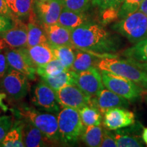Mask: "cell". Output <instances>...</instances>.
Listing matches in <instances>:
<instances>
[{"label":"cell","instance_id":"obj_1","mask_svg":"<svg viewBox=\"0 0 147 147\" xmlns=\"http://www.w3.org/2000/svg\"><path fill=\"white\" fill-rule=\"evenodd\" d=\"M71 42L75 49L93 53L100 58L113 56L122 45L119 37L93 21L72 29Z\"/></svg>","mask_w":147,"mask_h":147},{"label":"cell","instance_id":"obj_2","mask_svg":"<svg viewBox=\"0 0 147 147\" xmlns=\"http://www.w3.org/2000/svg\"><path fill=\"white\" fill-rule=\"evenodd\" d=\"M96 67L129 79L144 90H147V63L132 59H120L115 55L100 59Z\"/></svg>","mask_w":147,"mask_h":147},{"label":"cell","instance_id":"obj_3","mask_svg":"<svg viewBox=\"0 0 147 147\" xmlns=\"http://www.w3.org/2000/svg\"><path fill=\"white\" fill-rule=\"evenodd\" d=\"M16 119H25L32 123L42 132L52 144H60L57 115L43 113L27 104H21L11 109Z\"/></svg>","mask_w":147,"mask_h":147},{"label":"cell","instance_id":"obj_4","mask_svg":"<svg viewBox=\"0 0 147 147\" xmlns=\"http://www.w3.org/2000/svg\"><path fill=\"white\" fill-rule=\"evenodd\" d=\"M60 144L74 146L77 143L84 128L78 110L63 108L57 114Z\"/></svg>","mask_w":147,"mask_h":147},{"label":"cell","instance_id":"obj_5","mask_svg":"<svg viewBox=\"0 0 147 147\" xmlns=\"http://www.w3.org/2000/svg\"><path fill=\"white\" fill-rule=\"evenodd\" d=\"M112 28L134 45L147 38V16L138 10L121 18Z\"/></svg>","mask_w":147,"mask_h":147},{"label":"cell","instance_id":"obj_6","mask_svg":"<svg viewBox=\"0 0 147 147\" xmlns=\"http://www.w3.org/2000/svg\"><path fill=\"white\" fill-rule=\"evenodd\" d=\"M103 84L106 89L131 102L137 100L144 89L129 79L106 71H100Z\"/></svg>","mask_w":147,"mask_h":147},{"label":"cell","instance_id":"obj_7","mask_svg":"<svg viewBox=\"0 0 147 147\" xmlns=\"http://www.w3.org/2000/svg\"><path fill=\"white\" fill-rule=\"evenodd\" d=\"M28 77L10 67L6 74L0 80L3 91L14 100H20L29 91Z\"/></svg>","mask_w":147,"mask_h":147},{"label":"cell","instance_id":"obj_8","mask_svg":"<svg viewBox=\"0 0 147 147\" xmlns=\"http://www.w3.org/2000/svg\"><path fill=\"white\" fill-rule=\"evenodd\" d=\"M12 27L0 32V49H13L25 47L27 42V25L14 16Z\"/></svg>","mask_w":147,"mask_h":147},{"label":"cell","instance_id":"obj_9","mask_svg":"<svg viewBox=\"0 0 147 147\" xmlns=\"http://www.w3.org/2000/svg\"><path fill=\"white\" fill-rule=\"evenodd\" d=\"M72 71L74 84L88 96H95L105 87L103 84L102 74L97 67H92L80 72Z\"/></svg>","mask_w":147,"mask_h":147},{"label":"cell","instance_id":"obj_10","mask_svg":"<svg viewBox=\"0 0 147 147\" xmlns=\"http://www.w3.org/2000/svg\"><path fill=\"white\" fill-rule=\"evenodd\" d=\"M32 102L40 110L55 114L60 111L55 91L43 81L38 82L33 89Z\"/></svg>","mask_w":147,"mask_h":147},{"label":"cell","instance_id":"obj_11","mask_svg":"<svg viewBox=\"0 0 147 147\" xmlns=\"http://www.w3.org/2000/svg\"><path fill=\"white\" fill-rule=\"evenodd\" d=\"M59 105L63 108H71L79 110L89 104L91 97L88 96L75 84H67L55 91Z\"/></svg>","mask_w":147,"mask_h":147},{"label":"cell","instance_id":"obj_12","mask_svg":"<svg viewBox=\"0 0 147 147\" xmlns=\"http://www.w3.org/2000/svg\"><path fill=\"white\" fill-rule=\"evenodd\" d=\"M89 105L97 108L102 115H104L110 108H127L129 102L125 97L104 88L97 95L91 97Z\"/></svg>","mask_w":147,"mask_h":147},{"label":"cell","instance_id":"obj_13","mask_svg":"<svg viewBox=\"0 0 147 147\" xmlns=\"http://www.w3.org/2000/svg\"><path fill=\"white\" fill-rule=\"evenodd\" d=\"M5 54L10 67L24 74L30 80L36 79V68L29 60L24 47L5 49Z\"/></svg>","mask_w":147,"mask_h":147},{"label":"cell","instance_id":"obj_14","mask_svg":"<svg viewBox=\"0 0 147 147\" xmlns=\"http://www.w3.org/2000/svg\"><path fill=\"white\" fill-rule=\"evenodd\" d=\"M63 8L61 0L34 1V11L42 25L57 23Z\"/></svg>","mask_w":147,"mask_h":147},{"label":"cell","instance_id":"obj_15","mask_svg":"<svg viewBox=\"0 0 147 147\" xmlns=\"http://www.w3.org/2000/svg\"><path fill=\"white\" fill-rule=\"evenodd\" d=\"M103 123L108 130L115 131L135 123V115L127 108H110L104 114Z\"/></svg>","mask_w":147,"mask_h":147},{"label":"cell","instance_id":"obj_16","mask_svg":"<svg viewBox=\"0 0 147 147\" xmlns=\"http://www.w3.org/2000/svg\"><path fill=\"white\" fill-rule=\"evenodd\" d=\"M42 26L47 35L48 43L51 47L62 46L74 47L70 29L62 26L58 23L53 25H42Z\"/></svg>","mask_w":147,"mask_h":147},{"label":"cell","instance_id":"obj_17","mask_svg":"<svg viewBox=\"0 0 147 147\" xmlns=\"http://www.w3.org/2000/svg\"><path fill=\"white\" fill-rule=\"evenodd\" d=\"M27 48L48 43L47 35L34 10L31 12L27 23Z\"/></svg>","mask_w":147,"mask_h":147},{"label":"cell","instance_id":"obj_18","mask_svg":"<svg viewBox=\"0 0 147 147\" xmlns=\"http://www.w3.org/2000/svg\"><path fill=\"white\" fill-rule=\"evenodd\" d=\"M140 124L134 123L127 128H121L114 132L116 142L118 147H142L144 141L142 136L136 135V131L141 128Z\"/></svg>","mask_w":147,"mask_h":147},{"label":"cell","instance_id":"obj_19","mask_svg":"<svg viewBox=\"0 0 147 147\" xmlns=\"http://www.w3.org/2000/svg\"><path fill=\"white\" fill-rule=\"evenodd\" d=\"M24 49L36 69L38 67L46 65L55 59L53 49L49 43L36 45L29 48L24 47Z\"/></svg>","mask_w":147,"mask_h":147},{"label":"cell","instance_id":"obj_20","mask_svg":"<svg viewBox=\"0 0 147 147\" xmlns=\"http://www.w3.org/2000/svg\"><path fill=\"white\" fill-rule=\"evenodd\" d=\"M24 121L23 129V140L25 146L27 147H41L47 146L52 143L42 134L38 127L29 121Z\"/></svg>","mask_w":147,"mask_h":147},{"label":"cell","instance_id":"obj_21","mask_svg":"<svg viewBox=\"0 0 147 147\" xmlns=\"http://www.w3.org/2000/svg\"><path fill=\"white\" fill-rule=\"evenodd\" d=\"M90 21H92L91 19L85 12H75L63 8L59 18L58 23L72 30Z\"/></svg>","mask_w":147,"mask_h":147},{"label":"cell","instance_id":"obj_22","mask_svg":"<svg viewBox=\"0 0 147 147\" xmlns=\"http://www.w3.org/2000/svg\"><path fill=\"white\" fill-rule=\"evenodd\" d=\"M23 119H17L13 122L12 127L7 133L4 139L0 144L2 147H23L25 146L23 140Z\"/></svg>","mask_w":147,"mask_h":147},{"label":"cell","instance_id":"obj_23","mask_svg":"<svg viewBox=\"0 0 147 147\" xmlns=\"http://www.w3.org/2000/svg\"><path fill=\"white\" fill-rule=\"evenodd\" d=\"M100 59L102 58L93 53L76 49V57L70 70L80 72L92 67H96V64Z\"/></svg>","mask_w":147,"mask_h":147},{"label":"cell","instance_id":"obj_24","mask_svg":"<svg viewBox=\"0 0 147 147\" xmlns=\"http://www.w3.org/2000/svg\"><path fill=\"white\" fill-rule=\"evenodd\" d=\"M40 78L42 81L45 82L55 91L67 84H74V78L71 70H65L53 76H42Z\"/></svg>","mask_w":147,"mask_h":147},{"label":"cell","instance_id":"obj_25","mask_svg":"<svg viewBox=\"0 0 147 147\" xmlns=\"http://www.w3.org/2000/svg\"><path fill=\"white\" fill-rule=\"evenodd\" d=\"M104 129H103L101 125H84L80 138L87 146H100L103 134H104Z\"/></svg>","mask_w":147,"mask_h":147},{"label":"cell","instance_id":"obj_26","mask_svg":"<svg viewBox=\"0 0 147 147\" xmlns=\"http://www.w3.org/2000/svg\"><path fill=\"white\" fill-rule=\"evenodd\" d=\"M55 58L59 59L67 70H70L76 57V49L71 46L51 47Z\"/></svg>","mask_w":147,"mask_h":147},{"label":"cell","instance_id":"obj_27","mask_svg":"<svg viewBox=\"0 0 147 147\" xmlns=\"http://www.w3.org/2000/svg\"><path fill=\"white\" fill-rule=\"evenodd\" d=\"M122 54L126 58L147 63V38L125 49Z\"/></svg>","mask_w":147,"mask_h":147},{"label":"cell","instance_id":"obj_28","mask_svg":"<svg viewBox=\"0 0 147 147\" xmlns=\"http://www.w3.org/2000/svg\"><path fill=\"white\" fill-rule=\"evenodd\" d=\"M78 111L84 126L101 125L102 124V113L97 108L88 105L82 108Z\"/></svg>","mask_w":147,"mask_h":147},{"label":"cell","instance_id":"obj_29","mask_svg":"<svg viewBox=\"0 0 147 147\" xmlns=\"http://www.w3.org/2000/svg\"><path fill=\"white\" fill-rule=\"evenodd\" d=\"M67 70L63 63L58 59H53L51 61L45 65L40 66L37 68V74L40 76H53L62 71Z\"/></svg>","mask_w":147,"mask_h":147},{"label":"cell","instance_id":"obj_30","mask_svg":"<svg viewBox=\"0 0 147 147\" xmlns=\"http://www.w3.org/2000/svg\"><path fill=\"white\" fill-rule=\"evenodd\" d=\"M34 10V0H16L12 12L14 16L23 20V18H28Z\"/></svg>","mask_w":147,"mask_h":147},{"label":"cell","instance_id":"obj_31","mask_svg":"<svg viewBox=\"0 0 147 147\" xmlns=\"http://www.w3.org/2000/svg\"><path fill=\"white\" fill-rule=\"evenodd\" d=\"M143 0H122L119 11V18L125 17L139 10Z\"/></svg>","mask_w":147,"mask_h":147},{"label":"cell","instance_id":"obj_32","mask_svg":"<svg viewBox=\"0 0 147 147\" xmlns=\"http://www.w3.org/2000/svg\"><path fill=\"white\" fill-rule=\"evenodd\" d=\"M63 8L75 12H86L89 8L91 0H61Z\"/></svg>","mask_w":147,"mask_h":147},{"label":"cell","instance_id":"obj_33","mask_svg":"<svg viewBox=\"0 0 147 147\" xmlns=\"http://www.w3.org/2000/svg\"><path fill=\"white\" fill-rule=\"evenodd\" d=\"M122 0H91V3L96 6L99 10L106 9H116L119 11Z\"/></svg>","mask_w":147,"mask_h":147},{"label":"cell","instance_id":"obj_34","mask_svg":"<svg viewBox=\"0 0 147 147\" xmlns=\"http://www.w3.org/2000/svg\"><path fill=\"white\" fill-rule=\"evenodd\" d=\"M13 118L11 116L0 117V144L13 125Z\"/></svg>","mask_w":147,"mask_h":147},{"label":"cell","instance_id":"obj_35","mask_svg":"<svg viewBox=\"0 0 147 147\" xmlns=\"http://www.w3.org/2000/svg\"><path fill=\"white\" fill-rule=\"evenodd\" d=\"M100 146L102 147H117V144L114 136V134L111 133L107 129H104L102 140Z\"/></svg>","mask_w":147,"mask_h":147},{"label":"cell","instance_id":"obj_36","mask_svg":"<svg viewBox=\"0 0 147 147\" xmlns=\"http://www.w3.org/2000/svg\"><path fill=\"white\" fill-rule=\"evenodd\" d=\"M9 68L10 65L8 64L5 52H3L2 50L0 49V80L6 74Z\"/></svg>","mask_w":147,"mask_h":147},{"label":"cell","instance_id":"obj_37","mask_svg":"<svg viewBox=\"0 0 147 147\" xmlns=\"http://www.w3.org/2000/svg\"><path fill=\"white\" fill-rule=\"evenodd\" d=\"M0 15L10 18L12 19L14 14L5 0H0Z\"/></svg>","mask_w":147,"mask_h":147},{"label":"cell","instance_id":"obj_38","mask_svg":"<svg viewBox=\"0 0 147 147\" xmlns=\"http://www.w3.org/2000/svg\"><path fill=\"white\" fill-rule=\"evenodd\" d=\"M12 21L10 18L0 15V32L12 28Z\"/></svg>","mask_w":147,"mask_h":147},{"label":"cell","instance_id":"obj_39","mask_svg":"<svg viewBox=\"0 0 147 147\" xmlns=\"http://www.w3.org/2000/svg\"><path fill=\"white\" fill-rule=\"evenodd\" d=\"M7 94L5 93H0V108L3 110V112H7L9 110V108L6 105H5L3 103V100L6 98Z\"/></svg>","mask_w":147,"mask_h":147},{"label":"cell","instance_id":"obj_40","mask_svg":"<svg viewBox=\"0 0 147 147\" xmlns=\"http://www.w3.org/2000/svg\"><path fill=\"white\" fill-rule=\"evenodd\" d=\"M138 10L141 11V12L147 16V0H143Z\"/></svg>","mask_w":147,"mask_h":147},{"label":"cell","instance_id":"obj_41","mask_svg":"<svg viewBox=\"0 0 147 147\" xmlns=\"http://www.w3.org/2000/svg\"><path fill=\"white\" fill-rule=\"evenodd\" d=\"M142 138L144 142L147 145V127L144 128L143 129V131L142 133Z\"/></svg>","mask_w":147,"mask_h":147},{"label":"cell","instance_id":"obj_42","mask_svg":"<svg viewBox=\"0 0 147 147\" xmlns=\"http://www.w3.org/2000/svg\"><path fill=\"white\" fill-rule=\"evenodd\" d=\"M6 1L7 3H8L9 7H10L11 10L12 11V9H13V7H14V2H15L16 0H5Z\"/></svg>","mask_w":147,"mask_h":147},{"label":"cell","instance_id":"obj_43","mask_svg":"<svg viewBox=\"0 0 147 147\" xmlns=\"http://www.w3.org/2000/svg\"><path fill=\"white\" fill-rule=\"evenodd\" d=\"M48 1V0H34V1Z\"/></svg>","mask_w":147,"mask_h":147},{"label":"cell","instance_id":"obj_44","mask_svg":"<svg viewBox=\"0 0 147 147\" xmlns=\"http://www.w3.org/2000/svg\"><path fill=\"white\" fill-rule=\"evenodd\" d=\"M146 102H147V96H146Z\"/></svg>","mask_w":147,"mask_h":147}]
</instances>
